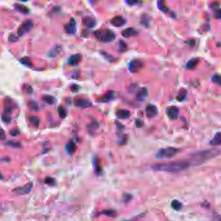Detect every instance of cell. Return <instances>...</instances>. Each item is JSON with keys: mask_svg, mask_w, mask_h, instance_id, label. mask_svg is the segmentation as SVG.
Instances as JSON below:
<instances>
[{"mask_svg": "<svg viewBox=\"0 0 221 221\" xmlns=\"http://www.w3.org/2000/svg\"><path fill=\"white\" fill-rule=\"evenodd\" d=\"M45 182L48 185H51V186H54V185L56 184V181H55V180L53 178L47 177L46 179H45Z\"/></svg>", "mask_w": 221, "mask_h": 221, "instance_id": "cell-35", "label": "cell"}, {"mask_svg": "<svg viewBox=\"0 0 221 221\" xmlns=\"http://www.w3.org/2000/svg\"><path fill=\"white\" fill-rule=\"evenodd\" d=\"M199 62V59L198 58H193L187 62L186 67L188 70H193L197 66Z\"/></svg>", "mask_w": 221, "mask_h": 221, "instance_id": "cell-19", "label": "cell"}, {"mask_svg": "<svg viewBox=\"0 0 221 221\" xmlns=\"http://www.w3.org/2000/svg\"><path fill=\"white\" fill-rule=\"evenodd\" d=\"M23 88H24V90L25 91V92H27V93H32V87L31 86L28 85V84H25V85H24Z\"/></svg>", "mask_w": 221, "mask_h": 221, "instance_id": "cell-40", "label": "cell"}, {"mask_svg": "<svg viewBox=\"0 0 221 221\" xmlns=\"http://www.w3.org/2000/svg\"><path fill=\"white\" fill-rule=\"evenodd\" d=\"M118 50L121 53H124L128 50V45L124 41L120 40L118 43Z\"/></svg>", "mask_w": 221, "mask_h": 221, "instance_id": "cell-24", "label": "cell"}, {"mask_svg": "<svg viewBox=\"0 0 221 221\" xmlns=\"http://www.w3.org/2000/svg\"><path fill=\"white\" fill-rule=\"evenodd\" d=\"M157 5L158 9H160L162 12H163L164 13L170 12V10L167 7L166 5H165V0H158Z\"/></svg>", "mask_w": 221, "mask_h": 221, "instance_id": "cell-21", "label": "cell"}, {"mask_svg": "<svg viewBox=\"0 0 221 221\" xmlns=\"http://www.w3.org/2000/svg\"><path fill=\"white\" fill-rule=\"evenodd\" d=\"M20 1H27L28 0H20Z\"/></svg>", "mask_w": 221, "mask_h": 221, "instance_id": "cell-49", "label": "cell"}, {"mask_svg": "<svg viewBox=\"0 0 221 221\" xmlns=\"http://www.w3.org/2000/svg\"><path fill=\"white\" fill-rule=\"evenodd\" d=\"M34 26V24L31 20H27L24 22L19 26L18 29V34L19 37H22L25 34L30 31Z\"/></svg>", "mask_w": 221, "mask_h": 221, "instance_id": "cell-5", "label": "cell"}, {"mask_svg": "<svg viewBox=\"0 0 221 221\" xmlns=\"http://www.w3.org/2000/svg\"><path fill=\"white\" fill-rule=\"evenodd\" d=\"M10 134H11L12 136H17L19 134V132L18 129H12V131H11V132H10Z\"/></svg>", "mask_w": 221, "mask_h": 221, "instance_id": "cell-42", "label": "cell"}, {"mask_svg": "<svg viewBox=\"0 0 221 221\" xmlns=\"http://www.w3.org/2000/svg\"><path fill=\"white\" fill-rule=\"evenodd\" d=\"M148 95V89L145 88H142L138 90L137 93L136 94V100L138 101L142 102L146 99V97Z\"/></svg>", "mask_w": 221, "mask_h": 221, "instance_id": "cell-12", "label": "cell"}, {"mask_svg": "<svg viewBox=\"0 0 221 221\" xmlns=\"http://www.w3.org/2000/svg\"><path fill=\"white\" fill-rule=\"evenodd\" d=\"M58 114H59L60 117L61 118H65L67 116V110L65 109L63 107L60 106L59 108H58Z\"/></svg>", "mask_w": 221, "mask_h": 221, "instance_id": "cell-30", "label": "cell"}, {"mask_svg": "<svg viewBox=\"0 0 221 221\" xmlns=\"http://www.w3.org/2000/svg\"><path fill=\"white\" fill-rule=\"evenodd\" d=\"M14 8L17 10L18 11L20 12L21 13H24V14H28V13L29 12V9L25 5H20V4H15Z\"/></svg>", "mask_w": 221, "mask_h": 221, "instance_id": "cell-23", "label": "cell"}, {"mask_svg": "<svg viewBox=\"0 0 221 221\" xmlns=\"http://www.w3.org/2000/svg\"><path fill=\"white\" fill-rule=\"evenodd\" d=\"M29 106L30 107V108L31 110H34V111H37V110H39V105H38L37 103H36L34 101H31L29 103Z\"/></svg>", "mask_w": 221, "mask_h": 221, "instance_id": "cell-33", "label": "cell"}, {"mask_svg": "<svg viewBox=\"0 0 221 221\" xmlns=\"http://www.w3.org/2000/svg\"><path fill=\"white\" fill-rule=\"evenodd\" d=\"M32 185L28 184L23 187H18L12 190V192L19 194H27L29 193L32 190Z\"/></svg>", "mask_w": 221, "mask_h": 221, "instance_id": "cell-7", "label": "cell"}, {"mask_svg": "<svg viewBox=\"0 0 221 221\" xmlns=\"http://www.w3.org/2000/svg\"><path fill=\"white\" fill-rule=\"evenodd\" d=\"M110 22L115 27H119L124 25L126 23V20L121 16H116L110 19Z\"/></svg>", "mask_w": 221, "mask_h": 221, "instance_id": "cell-9", "label": "cell"}, {"mask_svg": "<svg viewBox=\"0 0 221 221\" xmlns=\"http://www.w3.org/2000/svg\"><path fill=\"white\" fill-rule=\"evenodd\" d=\"M190 165L191 163L188 161H175L155 165L152 167V169L156 171L177 173L187 169Z\"/></svg>", "mask_w": 221, "mask_h": 221, "instance_id": "cell-1", "label": "cell"}, {"mask_svg": "<svg viewBox=\"0 0 221 221\" xmlns=\"http://www.w3.org/2000/svg\"><path fill=\"white\" fill-rule=\"evenodd\" d=\"M43 100H44L45 103H46L47 104H49V105H53V104L54 103L55 101V99L54 97L51 95H45L43 97Z\"/></svg>", "mask_w": 221, "mask_h": 221, "instance_id": "cell-26", "label": "cell"}, {"mask_svg": "<svg viewBox=\"0 0 221 221\" xmlns=\"http://www.w3.org/2000/svg\"><path fill=\"white\" fill-rule=\"evenodd\" d=\"M125 3L129 5H135L138 4L140 0H125Z\"/></svg>", "mask_w": 221, "mask_h": 221, "instance_id": "cell-37", "label": "cell"}, {"mask_svg": "<svg viewBox=\"0 0 221 221\" xmlns=\"http://www.w3.org/2000/svg\"><path fill=\"white\" fill-rule=\"evenodd\" d=\"M94 165H95V171L96 173H100L101 172V168H100V165H99V161L97 159H95L94 160Z\"/></svg>", "mask_w": 221, "mask_h": 221, "instance_id": "cell-34", "label": "cell"}, {"mask_svg": "<svg viewBox=\"0 0 221 221\" xmlns=\"http://www.w3.org/2000/svg\"><path fill=\"white\" fill-rule=\"evenodd\" d=\"M30 121L31 123L35 126V127H38L39 125H40V119L37 118V117L31 116L30 118Z\"/></svg>", "mask_w": 221, "mask_h": 221, "instance_id": "cell-28", "label": "cell"}, {"mask_svg": "<svg viewBox=\"0 0 221 221\" xmlns=\"http://www.w3.org/2000/svg\"><path fill=\"white\" fill-rule=\"evenodd\" d=\"M166 112L169 118L171 119H175L178 118L179 110L177 107L172 106L168 107L166 110Z\"/></svg>", "mask_w": 221, "mask_h": 221, "instance_id": "cell-10", "label": "cell"}, {"mask_svg": "<svg viewBox=\"0 0 221 221\" xmlns=\"http://www.w3.org/2000/svg\"><path fill=\"white\" fill-rule=\"evenodd\" d=\"M103 214L107 216L113 217L114 215H115V212L113 210H106L104 212H103Z\"/></svg>", "mask_w": 221, "mask_h": 221, "instance_id": "cell-39", "label": "cell"}, {"mask_svg": "<svg viewBox=\"0 0 221 221\" xmlns=\"http://www.w3.org/2000/svg\"><path fill=\"white\" fill-rule=\"evenodd\" d=\"M116 116L120 119H128L130 117V112L127 110L120 109L116 112Z\"/></svg>", "mask_w": 221, "mask_h": 221, "instance_id": "cell-18", "label": "cell"}, {"mask_svg": "<svg viewBox=\"0 0 221 221\" xmlns=\"http://www.w3.org/2000/svg\"><path fill=\"white\" fill-rule=\"evenodd\" d=\"M82 23L86 27L88 28H93L96 24L95 19L91 17V16H86V17L83 18L82 19Z\"/></svg>", "mask_w": 221, "mask_h": 221, "instance_id": "cell-16", "label": "cell"}, {"mask_svg": "<svg viewBox=\"0 0 221 221\" xmlns=\"http://www.w3.org/2000/svg\"><path fill=\"white\" fill-rule=\"evenodd\" d=\"M82 59V56L81 54L77 53L71 55L68 60V64L70 66H76L78 64Z\"/></svg>", "mask_w": 221, "mask_h": 221, "instance_id": "cell-11", "label": "cell"}, {"mask_svg": "<svg viewBox=\"0 0 221 221\" xmlns=\"http://www.w3.org/2000/svg\"><path fill=\"white\" fill-rule=\"evenodd\" d=\"M76 21L74 18H71L69 24L65 25L64 29L67 34H73L76 32Z\"/></svg>", "mask_w": 221, "mask_h": 221, "instance_id": "cell-8", "label": "cell"}, {"mask_svg": "<svg viewBox=\"0 0 221 221\" xmlns=\"http://www.w3.org/2000/svg\"><path fill=\"white\" fill-rule=\"evenodd\" d=\"M6 144L11 146L12 147H20V144H19V142H16V141H9Z\"/></svg>", "mask_w": 221, "mask_h": 221, "instance_id": "cell-36", "label": "cell"}, {"mask_svg": "<svg viewBox=\"0 0 221 221\" xmlns=\"http://www.w3.org/2000/svg\"><path fill=\"white\" fill-rule=\"evenodd\" d=\"M98 1V0H90V2L92 3V4H95Z\"/></svg>", "mask_w": 221, "mask_h": 221, "instance_id": "cell-48", "label": "cell"}, {"mask_svg": "<svg viewBox=\"0 0 221 221\" xmlns=\"http://www.w3.org/2000/svg\"><path fill=\"white\" fill-rule=\"evenodd\" d=\"M61 50V47L60 46H56L54 47L53 50L50 51L49 53V56L50 57H55L60 53V51Z\"/></svg>", "mask_w": 221, "mask_h": 221, "instance_id": "cell-27", "label": "cell"}, {"mask_svg": "<svg viewBox=\"0 0 221 221\" xmlns=\"http://www.w3.org/2000/svg\"><path fill=\"white\" fill-rule=\"evenodd\" d=\"M78 89H79V87L78 86L76 85V84H73V85L71 86V90H72L73 92H76L78 90Z\"/></svg>", "mask_w": 221, "mask_h": 221, "instance_id": "cell-44", "label": "cell"}, {"mask_svg": "<svg viewBox=\"0 0 221 221\" xmlns=\"http://www.w3.org/2000/svg\"><path fill=\"white\" fill-rule=\"evenodd\" d=\"M143 67H144V63L140 60L135 59L130 62L128 69L131 73H135L138 72L140 70H141Z\"/></svg>", "mask_w": 221, "mask_h": 221, "instance_id": "cell-6", "label": "cell"}, {"mask_svg": "<svg viewBox=\"0 0 221 221\" xmlns=\"http://www.w3.org/2000/svg\"><path fill=\"white\" fill-rule=\"evenodd\" d=\"M180 152L179 149L174 147H167L161 149L156 152L155 156L157 159H168L171 158L177 155Z\"/></svg>", "mask_w": 221, "mask_h": 221, "instance_id": "cell-4", "label": "cell"}, {"mask_svg": "<svg viewBox=\"0 0 221 221\" xmlns=\"http://www.w3.org/2000/svg\"><path fill=\"white\" fill-rule=\"evenodd\" d=\"M18 40V38L16 37V36L14 34H11V35L9 36V41L11 42H15L16 41Z\"/></svg>", "mask_w": 221, "mask_h": 221, "instance_id": "cell-38", "label": "cell"}, {"mask_svg": "<svg viewBox=\"0 0 221 221\" xmlns=\"http://www.w3.org/2000/svg\"><path fill=\"white\" fill-rule=\"evenodd\" d=\"M212 80L213 83L218 84L219 86H221V75L218 74H215L212 77Z\"/></svg>", "mask_w": 221, "mask_h": 221, "instance_id": "cell-31", "label": "cell"}, {"mask_svg": "<svg viewBox=\"0 0 221 221\" xmlns=\"http://www.w3.org/2000/svg\"><path fill=\"white\" fill-rule=\"evenodd\" d=\"M142 125H143V122L141 121L140 119L136 120V126H137V127H138V128L141 127Z\"/></svg>", "mask_w": 221, "mask_h": 221, "instance_id": "cell-43", "label": "cell"}, {"mask_svg": "<svg viewBox=\"0 0 221 221\" xmlns=\"http://www.w3.org/2000/svg\"><path fill=\"white\" fill-rule=\"evenodd\" d=\"M138 34V31L133 27L126 28L122 32V35L125 38H131Z\"/></svg>", "mask_w": 221, "mask_h": 221, "instance_id": "cell-14", "label": "cell"}, {"mask_svg": "<svg viewBox=\"0 0 221 221\" xmlns=\"http://www.w3.org/2000/svg\"><path fill=\"white\" fill-rule=\"evenodd\" d=\"M171 207H173L174 210L178 211V210H180L181 209L182 204L179 202V201H178L177 200H175L171 202Z\"/></svg>", "mask_w": 221, "mask_h": 221, "instance_id": "cell-29", "label": "cell"}, {"mask_svg": "<svg viewBox=\"0 0 221 221\" xmlns=\"http://www.w3.org/2000/svg\"><path fill=\"white\" fill-rule=\"evenodd\" d=\"M5 138V132L3 131V129H0V139H3Z\"/></svg>", "mask_w": 221, "mask_h": 221, "instance_id": "cell-45", "label": "cell"}, {"mask_svg": "<svg viewBox=\"0 0 221 221\" xmlns=\"http://www.w3.org/2000/svg\"><path fill=\"white\" fill-rule=\"evenodd\" d=\"M186 44L190 45V46H193V45L195 44V41L193 40H190L188 41H186Z\"/></svg>", "mask_w": 221, "mask_h": 221, "instance_id": "cell-47", "label": "cell"}, {"mask_svg": "<svg viewBox=\"0 0 221 221\" xmlns=\"http://www.w3.org/2000/svg\"><path fill=\"white\" fill-rule=\"evenodd\" d=\"M75 105L81 108H87L91 106V103L87 99H78L75 100Z\"/></svg>", "mask_w": 221, "mask_h": 221, "instance_id": "cell-15", "label": "cell"}, {"mask_svg": "<svg viewBox=\"0 0 221 221\" xmlns=\"http://www.w3.org/2000/svg\"><path fill=\"white\" fill-rule=\"evenodd\" d=\"M76 144L72 141H69L66 145V151L68 154H73V152L76 150Z\"/></svg>", "mask_w": 221, "mask_h": 221, "instance_id": "cell-22", "label": "cell"}, {"mask_svg": "<svg viewBox=\"0 0 221 221\" xmlns=\"http://www.w3.org/2000/svg\"><path fill=\"white\" fill-rule=\"evenodd\" d=\"M115 92H114L113 91H109V92L106 93L105 95H103L101 99H100V101L101 103H108L115 99Z\"/></svg>", "mask_w": 221, "mask_h": 221, "instance_id": "cell-17", "label": "cell"}, {"mask_svg": "<svg viewBox=\"0 0 221 221\" xmlns=\"http://www.w3.org/2000/svg\"><path fill=\"white\" fill-rule=\"evenodd\" d=\"M210 144L213 146L221 145V132H217L210 141Z\"/></svg>", "mask_w": 221, "mask_h": 221, "instance_id": "cell-20", "label": "cell"}, {"mask_svg": "<svg viewBox=\"0 0 221 221\" xmlns=\"http://www.w3.org/2000/svg\"><path fill=\"white\" fill-rule=\"evenodd\" d=\"M146 114L149 118H154L158 113V109L153 105H148L146 106Z\"/></svg>", "mask_w": 221, "mask_h": 221, "instance_id": "cell-13", "label": "cell"}, {"mask_svg": "<svg viewBox=\"0 0 221 221\" xmlns=\"http://www.w3.org/2000/svg\"><path fill=\"white\" fill-rule=\"evenodd\" d=\"M218 153L219 151L217 150H206L196 152L192 156L190 163L194 165L202 164L204 162L215 157Z\"/></svg>", "mask_w": 221, "mask_h": 221, "instance_id": "cell-2", "label": "cell"}, {"mask_svg": "<svg viewBox=\"0 0 221 221\" xmlns=\"http://www.w3.org/2000/svg\"><path fill=\"white\" fill-rule=\"evenodd\" d=\"M20 62H21L22 64L25 65V66H26L30 67L31 66V65H32L31 61L30 60V58H28V57H24V58H22L20 60Z\"/></svg>", "mask_w": 221, "mask_h": 221, "instance_id": "cell-32", "label": "cell"}, {"mask_svg": "<svg viewBox=\"0 0 221 221\" xmlns=\"http://www.w3.org/2000/svg\"><path fill=\"white\" fill-rule=\"evenodd\" d=\"M94 35L97 40L104 43H108L113 41L116 37L114 32L109 29L97 30L94 32Z\"/></svg>", "mask_w": 221, "mask_h": 221, "instance_id": "cell-3", "label": "cell"}, {"mask_svg": "<svg viewBox=\"0 0 221 221\" xmlns=\"http://www.w3.org/2000/svg\"><path fill=\"white\" fill-rule=\"evenodd\" d=\"M215 17L217 19H221V9L217 10L215 12Z\"/></svg>", "mask_w": 221, "mask_h": 221, "instance_id": "cell-41", "label": "cell"}, {"mask_svg": "<svg viewBox=\"0 0 221 221\" xmlns=\"http://www.w3.org/2000/svg\"><path fill=\"white\" fill-rule=\"evenodd\" d=\"M186 95L187 91L185 89H182L179 92L178 95H177V99L179 100V101H183V100H184L186 97Z\"/></svg>", "mask_w": 221, "mask_h": 221, "instance_id": "cell-25", "label": "cell"}, {"mask_svg": "<svg viewBox=\"0 0 221 221\" xmlns=\"http://www.w3.org/2000/svg\"><path fill=\"white\" fill-rule=\"evenodd\" d=\"M3 121H5L6 123H8L10 121H11V118H10V117L8 116H3Z\"/></svg>", "mask_w": 221, "mask_h": 221, "instance_id": "cell-46", "label": "cell"}]
</instances>
